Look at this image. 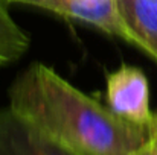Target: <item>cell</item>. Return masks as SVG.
I'll list each match as a JSON object with an SVG mask.
<instances>
[{"instance_id":"obj_1","label":"cell","mask_w":157,"mask_h":155,"mask_svg":"<svg viewBox=\"0 0 157 155\" xmlns=\"http://www.w3.org/2000/svg\"><path fill=\"white\" fill-rule=\"evenodd\" d=\"M9 106L78 155H130L150 137L148 126L117 117L41 62L14 79Z\"/></svg>"},{"instance_id":"obj_2","label":"cell","mask_w":157,"mask_h":155,"mask_svg":"<svg viewBox=\"0 0 157 155\" xmlns=\"http://www.w3.org/2000/svg\"><path fill=\"white\" fill-rule=\"evenodd\" d=\"M107 102L117 117L127 122L144 126L151 122L148 81L137 67L122 64L117 70L107 73Z\"/></svg>"},{"instance_id":"obj_3","label":"cell","mask_w":157,"mask_h":155,"mask_svg":"<svg viewBox=\"0 0 157 155\" xmlns=\"http://www.w3.org/2000/svg\"><path fill=\"white\" fill-rule=\"evenodd\" d=\"M0 155H78L11 106L0 108Z\"/></svg>"},{"instance_id":"obj_4","label":"cell","mask_w":157,"mask_h":155,"mask_svg":"<svg viewBox=\"0 0 157 155\" xmlns=\"http://www.w3.org/2000/svg\"><path fill=\"white\" fill-rule=\"evenodd\" d=\"M55 12L66 18H73L92 24L108 35H114L130 43V34L119 15L116 0H8Z\"/></svg>"},{"instance_id":"obj_5","label":"cell","mask_w":157,"mask_h":155,"mask_svg":"<svg viewBox=\"0 0 157 155\" xmlns=\"http://www.w3.org/2000/svg\"><path fill=\"white\" fill-rule=\"evenodd\" d=\"M130 44L148 53L157 62V0H116Z\"/></svg>"},{"instance_id":"obj_6","label":"cell","mask_w":157,"mask_h":155,"mask_svg":"<svg viewBox=\"0 0 157 155\" xmlns=\"http://www.w3.org/2000/svg\"><path fill=\"white\" fill-rule=\"evenodd\" d=\"M9 5L0 0V65L18 61L31 46L29 35L9 15Z\"/></svg>"},{"instance_id":"obj_7","label":"cell","mask_w":157,"mask_h":155,"mask_svg":"<svg viewBox=\"0 0 157 155\" xmlns=\"http://www.w3.org/2000/svg\"><path fill=\"white\" fill-rule=\"evenodd\" d=\"M145 152L147 155H157V140L151 135L145 142Z\"/></svg>"},{"instance_id":"obj_8","label":"cell","mask_w":157,"mask_h":155,"mask_svg":"<svg viewBox=\"0 0 157 155\" xmlns=\"http://www.w3.org/2000/svg\"><path fill=\"white\" fill-rule=\"evenodd\" d=\"M148 131H150V135L154 137L157 140V111L153 113V117H151V122L148 125Z\"/></svg>"},{"instance_id":"obj_9","label":"cell","mask_w":157,"mask_h":155,"mask_svg":"<svg viewBox=\"0 0 157 155\" xmlns=\"http://www.w3.org/2000/svg\"><path fill=\"white\" fill-rule=\"evenodd\" d=\"M130 155H147V152H145V143H144L140 148H137L134 152H131Z\"/></svg>"}]
</instances>
